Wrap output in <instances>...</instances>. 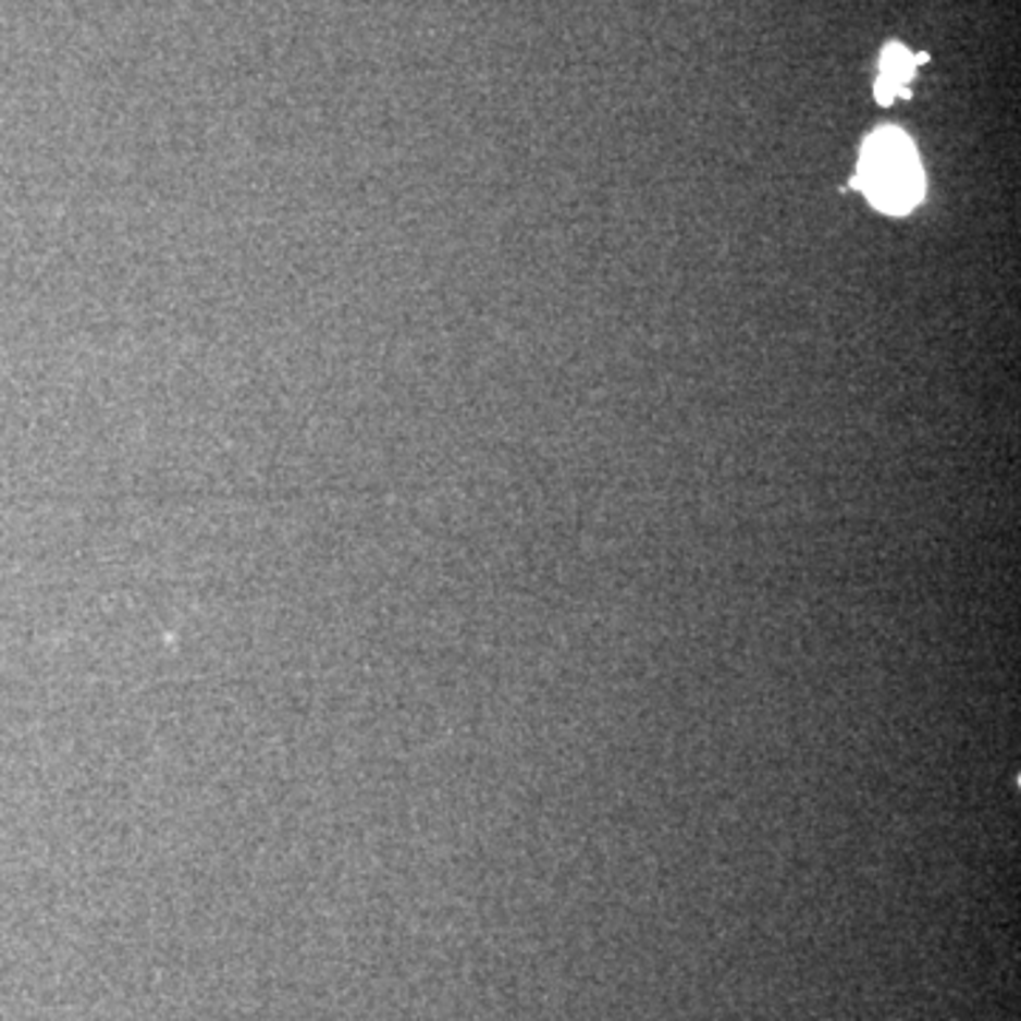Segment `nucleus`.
<instances>
[{"mask_svg":"<svg viewBox=\"0 0 1021 1021\" xmlns=\"http://www.w3.org/2000/svg\"><path fill=\"white\" fill-rule=\"evenodd\" d=\"M922 60H925V54L913 58L911 51H908L902 44H888L883 49V58H879V77L894 83V86L899 88V94L906 97L908 94L906 86L911 83L913 72H917V65H920Z\"/></svg>","mask_w":1021,"mask_h":1021,"instance_id":"obj_2","label":"nucleus"},{"mask_svg":"<svg viewBox=\"0 0 1021 1021\" xmlns=\"http://www.w3.org/2000/svg\"><path fill=\"white\" fill-rule=\"evenodd\" d=\"M874 94H877V100L883 102V106H891V102L897 100L899 88L894 86V83H888V79L879 77V79H877V86H874Z\"/></svg>","mask_w":1021,"mask_h":1021,"instance_id":"obj_3","label":"nucleus"},{"mask_svg":"<svg viewBox=\"0 0 1021 1021\" xmlns=\"http://www.w3.org/2000/svg\"><path fill=\"white\" fill-rule=\"evenodd\" d=\"M857 187L871 205L885 213H908L922 199V168L911 139L897 128H883L869 137L860 159Z\"/></svg>","mask_w":1021,"mask_h":1021,"instance_id":"obj_1","label":"nucleus"}]
</instances>
